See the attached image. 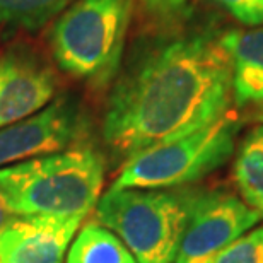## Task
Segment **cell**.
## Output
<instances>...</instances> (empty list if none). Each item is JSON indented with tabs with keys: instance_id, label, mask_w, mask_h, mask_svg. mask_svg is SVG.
Masks as SVG:
<instances>
[{
	"instance_id": "obj_1",
	"label": "cell",
	"mask_w": 263,
	"mask_h": 263,
	"mask_svg": "<svg viewBox=\"0 0 263 263\" xmlns=\"http://www.w3.org/2000/svg\"><path fill=\"white\" fill-rule=\"evenodd\" d=\"M180 23L137 41L113 81L103 140L123 162L231 109L233 72L224 31L214 23Z\"/></svg>"
},
{
	"instance_id": "obj_2",
	"label": "cell",
	"mask_w": 263,
	"mask_h": 263,
	"mask_svg": "<svg viewBox=\"0 0 263 263\" xmlns=\"http://www.w3.org/2000/svg\"><path fill=\"white\" fill-rule=\"evenodd\" d=\"M104 159L91 147L0 167V200L17 217H86L98 205Z\"/></svg>"
},
{
	"instance_id": "obj_3",
	"label": "cell",
	"mask_w": 263,
	"mask_h": 263,
	"mask_svg": "<svg viewBox=\"0 0 263 263\" xmlns=\"http://www.w3.org/2000/svg\"><path fill=\"white\" fill-rule=\"evenodd\" d=\"M135 0H73L50 29V48L62 70L94 89L118 76Z\"/></svg>"
},
{
	"instance_id": "obj_4",
	"label": "cell",
	"mask_w": 263,
	"mask_h": 263,
	"mask_svg": "<svg viewBox=\"0 0 263 263\" xmlns=\"http://www.w3.org/2000/svg\"><path fill=\"white\" fill-rule=\"evenodd\" d=\"M198 188H109L96 219L115 233L137 263H175Z\"/></svg>"
},
{
	"instance_id": "obj_5",
	"label": "cell",
	"mask_w": 263,
	"mask_h": 263,
	"mask_svg": "<svg viewBox=\"0 0 263 263\" xmlns=\"http://www.w3.org/2000/svg\"><path fill=\"white\" fill-rule=\"evenodd\" d=\"M239 130V115L229 109L192 134L149 147L127 159L111 188L167 190L195 183L231 159Z\"/></svg>"
},
{
	"instance_id": "obj_6",
	"label": "cell",
	"mask_w": 263,
	"mask_h": 263,
	"mask_svg": "<svg viewBox=\"0 0 263 263\" xmlns=\"http://www.w3.org/2000/svg\"><path fill=\"white\" fill-rule=\"evenodd\" d=\"M258 220L260 215L234 193L198 190L175 263H207Z\"/></svg>"
},
{
	"instance_id": "obj_7",
	"label": "cell",
	"mask_w": 263,
	"mask_h": 263,
	"mask_svg": "<svg viewBox=\"0 0 263 263\" xmlns=\"http://www.w3.org/2000/svg\"><path fill=\"white\" fill-rule=\"evenodd\" d=\"M81 132V109L59 98L41 111L0 128V167L17 161L55 154L73 144Z\"/></svg>"
},
{
	"instance_id": "obj_8",
	"label": "cell",
	"mask_w": 263,
	"mask_h": 263,
	"mask_svg": "<svg viewBox=\"0 0 263 263\" xmlns=\"http://www.w3.org/2000/svg\"><path fill=\"white\" fill-rule=\"evenodd\" d=\"M57 92L53 70L24 48L0 51V128L41 111Z\"/></svg>"
},
{
	"instance_id": "obj_9",
	"label": "cell",
	"mask_w": 263,
	"mask_h": 263,
	"mask_svg": "<svg viewBox=\"0 0 263 263\" xmlns=\"http://www.w3.org/2000/svg\"><path fill=\"white\" fill-rule=\"evenodd\" d=\"M82 217H17L0 231V263H64Z\"/></svg>"
},
{
	"instance_id": "obj_10",
	"label": "cell",
	"mask_w": 263,
	"mask_h": 263,
	"mask_svg": "<svg viewBox=\"0 0 263 263\" xmlns=\"http://www.w3.org/2000/svg\"><path fill=\"white\" fill-rule=\"evenodd\" d=\"M222 46L233 72V101L263 117V26L224 31Z\"/></svg>"
},
{
	"instance_id": "obj_11",
	"label": "cell",
	"mask_w": 263,
	"mask_h": 263,
	"mask_svg": "<svg viewBox=\"0 0 263 263\" xmlns=\"http://www.w3.org/2000/svg\"><path fill=\"white\" fill-rule=\"evenodd\" d=\"M234 183L239 198L263 219V125L250 130L236 149Z\"/></svg>"
},
{
	"instance_id": "obj_12",
	"label": "cell",
	"mask_w": 263,
	"mask_h": 263,
	"mask_svg": "<svg viewBox=\"0 0 263 263\" xmlns=\"http://www.w3.org/2000/svg\"><path fill=\"white\" fill-rule=\"evenodd\" d=\"M67 263H137L123 241L101 224H87L73 241Z\"/></svg>"
},
{
	"instance_id": "obj_13",
	"label": "cell",
	"mask_w": 263,
	"mask_h": 263,
	"mask_svg": "<svg viewBox=\"0 0 263 263\" xmlns=\"http://www.w3.org/2000/svg\"><path fill=\"white\" fill-rule=\"evenodd\" d=\"M73 0H0V26L38 29L57 19Z\"/></svg>"
},
{
	"instance_id": "obj_14",
	"label": "cell",
	"mask_w": 263,
	"mask_h": 263,
	"mask_svg": "<svg viewBox=\"0 0 263 263\" xmlns=\"http://www.w3.org/2000/svg\"><path fill=\"white\" fill-rule=\"evenodd\" d=\"M207 263H263V228L239 236Z\"/></svg>"
},
{
	"instance_id": "obj_15",
	"label": "cell",
	"mask_w": 263,
	"mask_h": 263,
	"mask_svg": "<svg viewBox=\"0 0 263 263\" xmlns=\"http://www.w3.org/2000/svg\"><path fill=\"white\" fill-rule=\"evenodd\" d=\"M231 17L248 28L263 26V0H212Z\"/></svg>"
},
{
	"instance_id": "obj_16",
	"label": "cell",
	"mask_w": 263,
	"mask_h": 263,
	"mask_svg": "<svg viewBox=\"0 0 263 263\" xmlns=\"http://www.w3.org/2000/svg\"><path fill=\"white\" fill-rule=\"evenodd\" d=\"M142 9L157 24H175L185 19L188 0H140Z\"/></svg>"
},
{
	"instance_id": "obj_17",
	"label": "cell",
	"mask_w": 263,
	"mask_h": 263,
	"mask_svg": "<svg viewBox=\"0 0 263 263\" xmlns=\"http://www.w3.org/2000/svg\"><path fill=\"white\" fill-rule=\"evenodd\" d=\"M17 219V215H14L10 210L5 207L4 202L0 200V231H2L4 228H7V226L10 222H14V220Z\"/></svg>"
}]
</instances>
